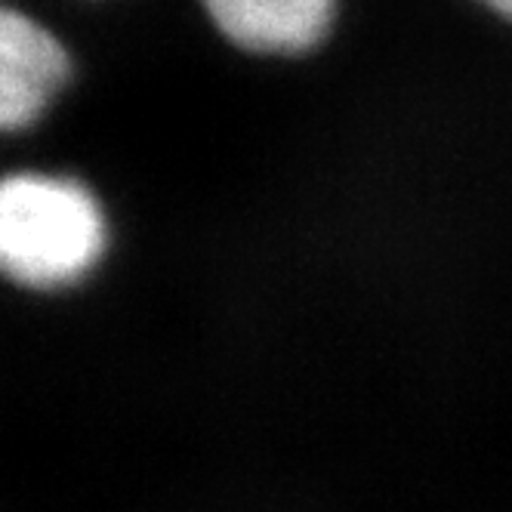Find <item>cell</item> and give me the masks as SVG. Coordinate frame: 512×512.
Wrapping results in <instances>:
<instances>
[{"mask_svg": "<svg viewBox=\"0 0 512 512\" xmlns=\"http://www.w3.org/2000/svg\"><path fill=\"white\" fill-rule=\"evenodd\" d=\"M108 244L105 213L84 182L53 173H13L0 186V263L34 290L84 281Z\"/></svg>", "mask_w": 512, "mask_h": 512, "instance_id": "cell-1", "label": "cell"}, {"mask_svg": "<svg viewBox=\"0 0 512 512\" xmlns=\"http://www.w3.org/2000/svg\"><path fill=\"white\" fill-rule=\"evenodd\" d=\"M71 78V59L28 13L0 16V124L16 133L38 121Z\"/></svg>", "mask_w": 512, "mask_h": 512, "instance_id": "cell-2", "label": "cell"}, {"mask_svg": "<svg viewBox=\"0 0 512 512\" xmlns=\"http://www.w3.org/2000/svg\"><path fill=\"white\" fill-rule=\"evenodd\" d=\"M337 0H204L223 38L263 56H300L324 41Z\"/></svg>", "mask_w": 512, "mask_h": 512, "instance_id": "cell-3", "label": "cell"}, {"mask_svg": "<svg viewBox=\"0 0 512 512\" xmlns=\"http://www.w3.org/2000/svg\"><path fill=\"white\" fill-rule=\"evenodd\" d=\"M479 4L488 7L491 13H497V16H503V19L512 22V0H479Z\"/></svg>", "mask_w": 512, "mask_h": 512, "instance_id": "cell-4", "label": "cell"}]
</instances>
